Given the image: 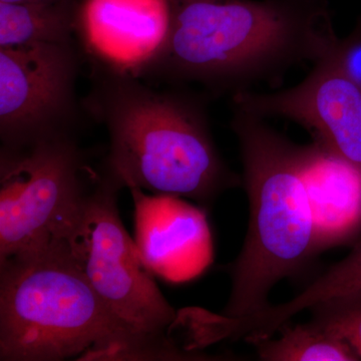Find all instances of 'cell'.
I'll use <instances>...</instances> for the list:
<instances>
[{"mask_svg":"<svg viewBox=\"0 0 361 361\" xmlns=\"http://www.w3.org/2000/svg\"><path fill=\"white\" fill-rule=\"evenodd\" d=\"M167 35L135 73L149 84L237 94L324 58L337 37L326 0H168Z\"/></svg>","mask_w":361,"mask_h":361,"instance_id":"6da1fadb","label":"cell"},{"mask_svg":"<svg viewBox=\"0 0 361 361\" xmlns=\"http://www.w3.org/2000/svg\"><path fill=\"white\" fill-rule=\"evenodd\" d=\"M82 104L108 132L106 172L123 188L204 205L240 184L214 142L202 94L92 66Z\"/></svg>","mask_w":361,"mask_h":361,"instance_id":"7a4b0ae2","label":"cell"},{"mask_svg":"<svg viewBox=\"0 0 361 361\" xmlns=\"http://www.w3.org/2000/svg\"><path fill=\"white\" fill-rule=\"evenodd\" d=\"M63 241L0 262V360H145Z\"/></svg>","mask_w":361,"mask_h":361,"instance_id":"3957f363","label":"cell"},{"mask_svg":"<svg viewBox=\"0 0 361 361\" xmlns=\"http://www.w3.org/2000/svg\"><path fill=\"white\" fill-rule=\"evenodd\" d=\"M233 111L250 218L245 242L231 266V292L222 315L238 318L269 306L273 287L302 269L317 250L297 145L262 116Z\"/></svg>","mask_w":361,"mask_h":361,"instance_id":"277c9868","label":"cell"},{"mask_svg":"<svg viewBox=\"0 0 361 361\" xmlns=\"http://www.w3.org/2000/svg\"><path fill=\"white\" fill-rule=\"evenodd\" d=\"M122 186L104 172L61 241L106 307L161 353L174 350L177 312L163 295L118 209Z\"/></svg>","mask_w":361,"mask_h":361,"instance_id":"5b68a950","label":"cell"},{"mask_svg":"<svg viewBox=\"0 0 361 361\" xmlns=\"http://www.w3.org/2000/svg\"><path fill=\"white\" fill-rule=\"evenodd\" d=\"M73 135L0 156V262L63 238L87 192Z\"/></svg>","mask_w":361,"mask_h":361,"instance_id":"8992f818","label":"cell"},{"mask_svg":"<svg viewBox=\"0 0 361 361\" xmlns=\"http://www.w3.org/2000/svg\"><path fill=\"white\" fill-rule=\"evenodd\" d=\"M82 54L75 42L0 47L1 149L73 135L85 111L77 92Z\"/></svg>","mask_w":361,"mask_h":361,"instance_id":"52a82bcc","label":"cell"},{"mask_svg":"<svg viewBox=\"0 0 361 361\" xmlns=\"http://www.w3.org/2000/svg\"><path fill=\"white\" fill-rule=\"evenodd\" d=\"M232 106L299 123L313 141L361 170V85L344 70L334 49L298 85L275 92L243 90L233 94Z\"/></svg>","mask_w":361,"mask_h":361,"instance_id":"ba28073f","label":"cell"},{"mask_svg":"<svg viewBox=\"0 0 361 361\" xmlns=\"http://www.w3.org/2000/svg\"><path fill=\"white\" fill-rule=\"evenodd\" d=\"M129 190L134 240L149 270L171 282L198 276L213 257L205 213L180 197Z\"/></svg>","mask_w":361,"mask_h":361,"instance_id":"9c48e42d","label":"cell"},{"mask_svg":"<svg viewBox=\"0 0 361 361\" xmlns=\"http://www.w3.org/2000/svg\"><path fill=\"white\" fill-rule=\"evenodd\" d=\"M168 0H80L77 35L92 66L135 71L167 35Z\"/></svg>","mask_w":361,"mask_h":361,"instance_id":"30bf717a","label":"cell"},{"mask_svg":"<svg viewBox=\"0 0 361 361\" xmlns=\"http://www.w3.org/2000/svg\"><path fill=\"white\" fill-rule=\"evenodd\" d=\"M312 215L316 250L341 245L361 230V170L319 142L297 145Z\"/></svg>","mask_w":361,"mask_h":361,"instance_id":"8fae6325","label":"cell"},{"mask_svg":"<svg viewBox=\"0 0 361 361\" xmlns=\"http://www.w3.org/2000/svg\"><path fill=\"white\" fill-rule=\"evenodd\" d=\"M80 0L0 1V47L75 42Z\"/></svg>","mask_w":361,"mask_h":361,"instance_id":"7c38bea8","label":"cell"},{"mask_svg":"<svg viewBox=\"0 0 361 361\" xmlns=\"http://www.w3.org/2000/svg\"><path fill=\"white\" fill-rule=\"evenodd\" d=\"M278 338L253 343L263 361H356L353 349L341 336L311 319L300 324H285Z\"/></svg>","mask_w":361,"mask_h":361,"instance_id":"4fadbf2b","label":"cell"},{"mask_svg":"<svg viewBox=\"0 0 361 361\" xmlns=\"http://www.w3.org/2000/svg\"><path fill=\"white\" fill-rule=\"evenodd\" d=\"M361 288V240L345 258L329 268L291 300L270 305L261 314L263 324L276 331L291 318L327 299Z\"/></svg>","mask_w":361,"mask_h":361,"instance_id":"5bb4252c","label":"cell"},{"mask_svg":"<svg viewBox=\"0 0 361 361\" xmlns=\"http://www.w3.org/2000/svg\"><path fill=\"white\" fill-rule=\"evenodd\" d=\"M311 319L341 336L361 360V288L310 308Z\"/></svg>","mask_w":361,"mask_h":361,"instance_id":"9a60e30c","label":"cell"},{"mask_svg":"<svg viewBox=\"0 0 361 361\" xmlns=\"http://www.w3.org/2000/svg\"><path fill=\"white\" fill-rule=\"evenodd\" d=\"M334 51L344 70L361 85V23L348 37L337 40Z\"/></svg>","mask_w":361,"mask_h":361,"instance_id":"2e32d148","label":"cell"},{"mask_svg":"<svg viewBox=\"0 0 361 361\" xmlns=\"http://www.w3.org/2000/svg\"><path fill=\"white\" fill-rule=\"evenodd\" d=\"M2 2L59 1V0H0Z\"/></svg>","mask_w":361,"mask_h":361,"instance_id":"e0dca14e","label":"cell"}]
</instances>
